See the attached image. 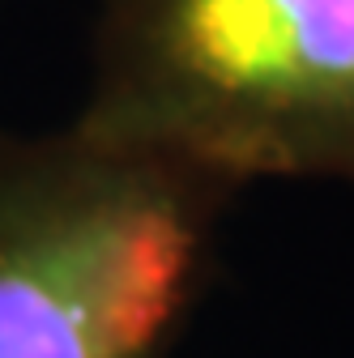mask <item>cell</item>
<instances>
[{"label":"cell","mask_w":354,"mask_h":358,"mask_svg":"<svg viewBox=\"0 0 354 358\" xmlns=\"http://www.w3.org/2000/svg\"><path fill=\"white\" fill-rule=\"evenodd\" d=\"M73 120L231 192H354V0H99Z\"/></svg>","instance_id":"6da1fadb"},{"label":"cell","mask_w":354,"mask_h":358,"mask_svg":"<svg viewBox=\"0 0 354 358\" xmlns=\"http://www.w3.org/2000/svg\"><path fill=\"white\" fill-rule=\"evenodd\" d=\"M235 196L77 120L0 124V358H171Z\"/></svg>","instance_id":"7a4b0ae2"}]
</instances>
